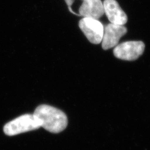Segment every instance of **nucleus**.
<instances>
[{"mask_svg": "<svg viewBox=\"0 0 150 150\" xmlns=\"http://www.w3.org/2000/svg\"><path fill=\"white\" fill-rule=\"evenodd\" d=\"M33 115L40 121L41 127L54 134L64 131L68 124L67 116L63 111L47 105L38 106Z\"/></svg>", "mask_w": 150, "mask_h": 150, "instance_id": "obj_1", "label": "nucleus"}, {"mask_svg": "<svg viewBox=\"0 0 150 150\" xmlns=\"http://www.w3.org/2000/svg\"><path fill=\"white\" fill-rule=\"evenodd\" d=\"M40 127V122L33 114H25L6 123L4 131L6 135L12 136Z\"/></svg>", "mask_w": 150, "mask_h": 150, "instance_id": "obj_2", "label": "nucleus"}, {"mask_svg": "<svg viewBox=\"0 0 150 150\" xmlns=\"http://www.w3.org/2000/svg\"><path fill=\"white\" fill-rule=\"evenodd\" d=\"M145 45L142 41H127L115 46L113 54L119 59L134 61L144 52Z\"/></svg>", "mask_w": 150, "mask_h": 150, "instance_id": "obj_3", "label": "nucleus"}, {"mask_svg": "<svg viewBox=\"0 0 150 150\" xmlns=\"http://www.w3.org/2000/svg\"><path fill=\"white\" fill-rule=\"evenodd\" d=\"M79 27L90 42L93 44L101 42L104 27L98 20L83 17L79 22Z\"/></svg>", "mask_w": 150, "mask_h": 150, "instance_id": "obj_4", "label": "nucleus"}, {"mask_svg": "<svg viewBox=\"0 0 150 150\" xmlns=\"http://www.w3.org/2000/svg\"><path fill=\"white\" fill-rule=\"evenodd\" d=\"M127 32L123 25L110 23L104 27L101 42L103 50L112 48L117 45L120 39Z\"/></svg>", "mask_w": 150, "mask_h": 150, "instance_id": "obj_5", "label": "nucleus"}, {"mask_svg": "<svg viewBox=\"0 0 150 150\" xmlns=\"http://www.w3.org/2000/svg\"><path fill=\"white\" fill-rule=\"evenodd\" d=\"M104 13L111 23L123 25L127 21V16L116 0H105Z\"/></svg>", "mask_w": 150, "mask_h": 150, "instance_id": "obj_6", "label": "nucleus"}, {"mask_svg": "<svg viewBox=\"0 0 150 150\" xmlns=\"http://www.w3.org/2000/svg\"><path fill=\"white\" fill-rule=\"evenodd\" d=\"M80 16L98 20L104 13V7L101 0H83L79 9Z\"/></svg>", "mask_w": 150, "mask_h": 150, "instance_id": "obj_7", "label": "nucleus"}, {"mask_svg": "<svg viewBox=\"0 0 150 150\" xmlns=\"http://www.w3.org/2000/svg\"><path fill=\"white\" fill-rule=\"evenodd\" d=\"M65 1H66V2L67 5L69 6V9L70 12H71L72 13L75 14V15H77V16H80L79 14H77L76 13H75L74 11H72V8H71V6L72 5V4H73L74 0H65Z\"/></svg>", "mask_w": 150, "mask_h": 150, "instance_id": "obj_8", "label": "nucleus"}]
</instances>
